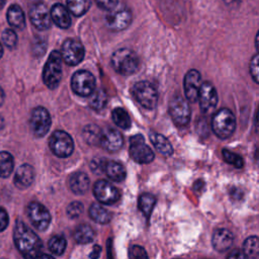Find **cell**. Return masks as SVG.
<instances>
[{"label":"cell","mask_w":259,"mask_h":259,"mask_svg":"<svg viewBox=\"0 0 259 259\" xmlns=\"http://www.w3.org/2000/svg\"><path fill=\"white\" fill-rule=\"evenodd\" d=\"M13 239L16 248L24 259H35L41 254L42 243L40 239L23 222L16 221Z\"/></svg>","instance_id":"6da1fadb"},{"label":"cell","mask_w":259,"mask_h":259,"mask_svg":"<svg viewBox=\"0 0 259 259\" xmlns=\"http://www.w3.org/2000/svg\"><path fill=\"white\" fill-rule=\"evenodd\" d=\"M111 66L113 69L124 76L132 75L139 70L140 60L137 54L128 49H119L111 56Z\"/></svg>","instance_id":"7a4b0ae2"},{"label":"cell","mask_w":259,"mask_h":259,"mask_svg":"<svg viewBox=\"0 0 259 259\" xmlns=\"http://www.w3.org/2000/svg\"><path fill=\"white\" fill-rule=\"evenodd\" d=\"M211 127L220 139L230 138L236 128V118L234 113L228 108L220 109L212 117Z\"/></svg>","instance_id":"3957f363"},{"label":"cell","mask_w":259,"mask_h":259,"mask_svg":"<svg viewBox=\"0 0 259 259\" xmlns=\"http://www.w3.org/2000/svg\"><path fill=\"white\" fill-rule=\"evenodd\" d=\"M62 78V55L58 51H54L48 58L44 67L42 79L45 84L50 88H56Z\"/></svg>","instance_id":"277c9868"},{"label":"cell","mask_w":259,"mask_h":259,"mask_svg":"<svg viewBox=\"0 0 259 259\" xmlns=\"http://www.w3.org/2000/svg\"><path fill=\"white\" fill-rule=\"evenodd\" d=\"M133 95L136 100L147 109H153L157 105L158 91L156 87L148 81L136 83L133 87Z\"/></svg>","instance_id":"5b68a950"},{"label":"cell","mask_w":259,"mask_h":259,"mask_svg":"<svg viewBox=\"0 0 259 259\" xmlns=\"http://www.w3.org/2000/svg\"><path fill=\"white\" fill-rule=\"evenodd\" d=\"M49 145L52 152L60 158L69 157L74 150V143L71 136L64 131H56L51 136Z\"/></svg>","instance_id":"8992f818"},{"label":"cell","mask_w":259,"mask_h":259,"mask_svg":"<svg viewBox=\"0 0 259 259\" xmlns=\"http://www.w3.org/2000/svg\"><path fill=\"white\" fill-rule=\"evenodd\" d=\"M130 155L140 164H148L154 160V152L145 143L142 135H136L130 140Z\"/></svg>","instance_id":"52a82bcc"},{"label":"cell","mask_w":259,"mask_h":259,"mask_svg":"<svg viewBox=\"0 0 259 259\" xmlns=\"http://www.w3.org/2000/svg\"><path fill=\"white\" fill-rule=\"evenodd\" d=\"M71 86L76 94L90 96L95 91V78L89 71L80 70L73 75Z\"/></svg>","instance_id":"ba28073f"},{"label":"cell","mask_w":259,"mask_h":259,"mask_svg":"<svg viewBox=\"0 0 259 259\" xmlns=\"http://www.w3.org/2000/svg\"><path fill=\"white\" fill-rule=\"evenodd\" d=\"M169 112L175 122L179 126L188 124L190 120V108L187 101L180 95L174 96L169 103Z\"/></svg>","instance_id":"9c48e42d"},{"label":"cell","mask_w":259,"mask_h":259,"mask_svg":"<svg viewBox=\"0 0 259 259\" xmlns=\"http://www.w3.org/2000/svg\"><path fill=\"white\" fill-rule=\"evenodd\" d=\"M132 21L131 11L123 5H116L106 16L107 26L112 30H122Z\"/></svg>","instance_id":"30bf717a"},{"label":"cell","mask_w":259,"mask_h":259,"mask_svg":"<svg viewBox=\"0 0 259 259\" xmlns=\"http://www.w3.org/2000/svg\"><path fill=\"white\" fill-rule=\"evenodd\" d=\"M51 116L49 111L41 106L33 109L30 117V127L33 135L37 138L44 137L51 127Z\"/></svg>","instance_id":"8fae6325"},{"label":"cell","mask_w":259,"mask_h":259,"mask_svg":"<svg viewBox=\"0 0 259 259\" xmlns=\"http://www.w3.org/2000/svg\"><path fill=\"white\" fill-rule=\"evenodd\" d=\"M27 214L30 223L38 231L47 230L51 224V214L49 210L39 202H30L27 207Z\"/></svg>","instance_id":"7c38bea8"},{"label":"cell","mask_w":259,"mask_h":259,"mask_svg":"<svg viewBox=\"0 0 259 259\" xmlns=\"http://www.w3.org/2000/svg\"><path fill=\"white\" fill-rule=\"evenodd\" d=\"M61 55L63 60L68 65L75 66L83 60L85 51L80 41L73 38H69L64 41L62 46Z\"/></svg>","instance_id":"4fadbf2b"},{"label":"cell","mask_w":259,"mask_h":259,"mask_svg":"<svg viewBox=\"0 0 259 259\" xmlns=\"http://www.w3.org/2000/svg\"><path fill=\"white\" fill-rule=\"evenodd\" d=\"M96 199L104 204H113L119 199L118 190L106 180H98L93 186Z\"/></svg>","instance_id":"5bb4252c"},{"label":"cell","mask_w":259,"mask_h":259,"mask_svg":"<svg viewBox=\"0 0 259 259\" xmlns=\"http://www.w3.org/2000/svg\"><path fill=\"white\" fill-rule=\"evenodd\" d=\"M29 19L35 28L39 30L48 29L52 23L51 11H49L47 5L42 3H36L31 7L29 11Z\"/></svg>","instance_id":"9a60e30c"},{"label":"cell","mask_w":259,"mask_h":259,"mask_svg":"<svg viewBox=\"0 0 259 259\" xmlns=\"http://www.w3.org/2000/svg\"><path fill=\"white\" fill-rule=\"evenodd\" d=\"M201 76L197 70H189L184 77V92L186 98L190 102L198 100L199 91L201 88Z\"/></svg>","instance_id":"2e32d148"},{"label":"cell","mask_w":259,"mask_h":259,"mask_svg":"<svg viewBox=\"0 0 259 259\" xmlns=\"http://www.w3.org/2000/svg\"><path fill=\"white\" fill-rule=\"evenodd\" d=\"M199 106L201 110L205 113L210 112L218 103V94L213 85L209 82H204L201 85L199 95H198Z\"/></svg>","instance_id":"e0dca14e"},{"label":"cell","mask_w":259,"mask_h":259,"mask_svg":"<svg viewBox=\"0 0 259 259\" xmlns=\"http://www.w3.org/2000/svg\"><path fill=\"white\" fill-rule=\"evenodd\" d=\"M123 144L121 134L112 128V127H105L101 130V137L99 145L108 152H116L118 151Z\"/></svg>","instance_id":"ac0fdd59"},{"label":"cell","mask_w":259,"mask_h":259,"mask_svg":"<svg viewBox=\"0 0 259 259\" xmlns=\"http://www.w3.org/2000/svg\"><path fill=\"white\" fill-rule=\"evenodd\" d=\"M34 170L32 166L28 164L21 165L14 176V184L20 189H25L33 182Z\"/></svg>","instance_id":"d6986e66"},{"label":"cell","mask_w":259,"mask_h":259,"mask_svg":"<svg viewBox=\"0 0 259 259\" xmlns=\"http://www.w3.org/2000/svg\"><path fill=\"white\" fill-rule=\"evenodd\" d=\"M233 234L227 229H218L212 235V246L219 252L227 251L233 244Z\"/></svg>","instance_id":"ffe728a7"},{"label":"cell","mask_w":259,"mask_h":259,"mask_svg":"<svg viewBox=\"0 0 259 259\" xmlns=\"http://www.w3.org/2000/svg\"><path fill=\"white\" fill-rule=\"evenodd\" d=\"M52 20L61 28H68L71 25V16L69 11L62 4H55L51 9Z\"/></svg>","instance_id":"44dd1931"},{"label":"cell","mask_w":259,"mask_h":259,"mask_svg":"<svg viewBox=\"0 0 259 259\" xmlns=\"http://www.w3.org/2000/svg\"><path fill=\"white\" fill-rule=\"evenodd\" d=\"M90 180L83 172H76L70 176L69 186L76 194H84L89 188Z\"/></svg>","instance_id":"7402d4cb"},{"label":"cell","mask_w":259,"mask_h":259,"mask_svg":"<svg viewBox=\"0 0 259 259\" xmlns=\"http://www.w3.org/2000/svg\"><path fill=\"white\" fill-rule=\"evenodd\" d=\"M150 140L156 150L161 153L164 156H170L173 153V148L171 143L161 134H158L156 132H151L150 135Z\"/></svg>","instance_id":"603a6c76"},{"label":"cell","mask_w":259,"mask_h":259,"mask_svg":"<svg viewBox=\"0 0 259 259\" xmlns=\"http://www.w3.org/2000/svg\"><path fill=\"white\" fill-rule=\"evenodd\" d=\"M104 172L108 178L116 182L122 181L126 175L124 167L115 161H107L104 165Z\"/></svg>","instance_id":"cb8c5ba5"},{"label":"cell","mask_w":259,"mask_h":259,"mask_svg":"<svg viewBox=\"0 0 259 259\" xmlns=\"http://www.w3.org/2000/svg\"><path fill=\"white\" fill-rule=\"evenodd\" d=\"M7 20L9 22V24L12 27H15V28L21 29L25 25L24 13H23L22 9L16 4H13L8 8V10H7Z\"/></svg>","instance_id":"d4e9b609"},{"label":"cell","mask_w":259,"mask_h":259,"mask_svg":"<svg viewBox=\"0 0 259 259\" xmlns=\"http://www.w3.org/2000/svg\"><path fill=\"white\" fill-rule=\"evenodd\" d=\"M90 218L97 224H107L110 222V213L99 203H92L89 208Z\"/></svg>","instance_id":"484cf974"},{"label":"cell","mask_w":259,"mask_h":259,"mask_svg":"<svg viewBox=\"0 0 259 259\" xmlns=\"http://www.w3.org/2000/svg\"><path fill=\"white\" fill-rule=\"evenodd\" d=\"M74 239L79 244H88L91 243L94 239V232L90 226L82 224L79 225L74 231Z\"/></svg>","instance_id":"4316f807"},{"label":"cell","mask_w":259,"mask_h":259,"mask_svg":"<svg viewBox=\"0 0 259 259\" xmlns=\"http://www.w3.org/2000/svg\"><path fill=\"white\" fill-rule=\"evenodd\" d=\"M243 251L252 259L259 258V237L251 236L247 238L243 244Z\"/></svg>","instance_id":"83f0119b"},{"label":"cell","mask_w":259,"mask_h":259,"mask_svg":"<svg viewBox=\"0 0 259 259\" xmlns=\"http://www.w3.org/2000/svg\"><path fill=\"white\" fill-rule=\"evenodd\" d=\"M69 11L75 16L85 14L91 6V0H67Z\"/></svg>","instance_id":"f1b7e54d"},{"label":"cell","mask_w":259,"mask_h":259,"mask_svg":"<svg viewBox=\"0 0 259 259\" xmlns=\"http://www.w3.org/2000/svg\"><path fill=\"white\" fill-rule=\"evenodd\" d=\"M155 203H156V198L152 194L144 193L139 197L138 206H139V209L145 214V217L149 219Z\"/></svg>","instance_id":"f546056e"},{"label":"cell","mask_w":259,"mask_h":259,"mask_svg":"<svg viewBox=\"0 0 259 259\" xmlns=\"http://www.w3.org/2000/svg\"><path fill=\"white\" fill-rule=\"evenodd\" d=\"M111 115H112V119H113L114 123L117 126H119V127H121L123 130L128 128L131 126L132 121H131L130 115H128V113L124 109H122L120 107L114 108L112 110Z\"/></svg>","instance_id":"4dcf8cb0"},{"label":"cell","mask_w":259,"mask_h":259,"mask_svg":"<svg viewBox=\"0 0 259 259\" xmlns=\"http://www.w3.org/2000/svg\"><path fill=\"white\" fill-rule=\"evenodd\" d=\"M13 158L8 152H0V177H8L13 170Z\"/></svg>","instance_id":"1f68e13d"},{"label":"cell","mask_w":259,"mask_h":259,"mask_svg":"<svg viewBox=\"0 0 259 259\" xmlns=\"http://www.w3.org/2000/svg\"><path fill=\"white\" fill-rule=\"evenodd\" d=\"M83 136H84V139L87 141V143L91 145H99L101 130L95 124H88L84 127Z\"/></svg>","instance_id":"d6a6232c"},{"label":"cell","mask_w":259,"mask_h":259,"mask_svg":"<svg viewBox=\"0 0 259 259\" xmlns=\"http://www.w3.org/2000/svg\"><path fill=\"white\" fill-rule=\"evenodd\" d=\"M48 246L53 254L62 255L67 247V241L63 236L56 235L50 239Z\"/></svg>","instance_id":"836d02e7"},{"label":"cell","mask_w":259,"mask_h":259,"mask_svg":"<svg viewBox=\"0 0 259 259\" xmlns=\"http://www.w3.org/2000/svg\"><path fill=\"white\" fill-rule=\"evenodd\" d=\"M107 101V96L106 93L104 92L103 89H97L93 92V94L91 95V99L89 101L90 106L96 110L102 109Z\"/></svg>","instance_id":"e575fe53"},{"label":"cell","mask_w":259,"mask_h":259,"mask_svg":"<svg viewBox=\"0 0 259 259\" xmlns=\"http://www.w3.org/2000/svg\"><path fill=\"white\" fill-rule=\"evenodd\" d=\"M222 153H223L224 160L227 163L233 165L236 168H242L243 167L244 161H243V159H242V157L240 155L235 154V153H233V152H231V151H229L227 149H224Z\"/></svg>","instance_id":"d590c367"},{"label":"cell","mask_w":259,"mask_h":259,"mask_svg":"<svg viewBox=\"0 0 259 259\" xmlns=\"http://www.w3.org/2000/svg\"><path fill=\"white\" fill-rule=\"evenodd\" d=\"M2 41L8 48H14L17 44V35L11 28H7L2 32Z\"/></svg>","instance_id":"8d00e7d4"},{"label":"cell","mask_w":259,"mask_h":259,"mask_svg":"<svg viewBox=\"0 0 259 259\" xmlns=\"http://www.w3.org/2000/svg\"><path fill=\"white\" fill-rule=\"evenodd\" d=\"M128 257L130 259H149L146 250L139 245H133L130 247Z\"/></svg>","instance_id":"74e56055"},{"label":"cell","mask_w":259,"mask_h":259,"mask_svg":"<svg viewBox=\"0 0 259 259\" xmlns=\"http://www.w3.org/2000/svg\"><path fill=\"white\" fill-rule=\"evenodd\" d=\"M83 212V204L79 201L71 202L67 207V214L71 219H77Z\"/></svg>","instance_id":"f35d334b"},{"label":"cell","mask_w":259,"mask_h":259,"mask_svg":"<svg viewBox=\"0 0 259 259\" xmlns=\"http://www.w3.org/2000/svg\"><path fill=\"white\" fill-rule=\"evenodd\" d=\"M250 74L254 81L259 84V54L255 55L250 62Z\"/></svg>","instance_id":"ab89813d"},{"label":"cell","mask_w":259,"mask_h":259,"mask_svg":"<svg viewBox=\"0 0 259 259\" xmlns=\"http://www.w3.org/2000/svg\"><path fill=\"white\" fill-rule=\"evenodd\" d=\"M97 5L105 10H111L117 5L118 0H95Z\"/></svg>","instance_id":"60d3db41"},{"label":"cell","mask_w":259,"mask_h":259,"mask_svg":"<svg viewBox=\"0 0 259 259\" xmlns=\"http://www.w3.org/2000/svg\"><path fill=\"white\" fill-rule=\"evenodd\" d=\"M9 223V219H8V214L6 212V210L0 206V232L4 231Z\"/></svg>","instance_id":"b9f144b4"},{"label":"cell","mask_w":259,"mask_h":259,"mask_svg":"<svg viewBox=\"0 0 259 259\" xmlns=\"http://www.w3.org/2000/svg\"><path fill=\"white\" fill-rule=\"evenodd\" d=\"M227 259H248V257L244 253V251H241L239 249H235V250H233L229 253Z\"/></svg>","instance_id":"7bdbcfd3"},{"label":"cell","mask_w":259,"mask_h":259,"mask_svg":"<svg viewBox=\"0 0 259 259\" xmlns=\"http://www.w3.org/2000/svg\"><path fill=\"white\" fill-rule=\"evenodd\" d=\"M100 253H101V247L98 245H94L91 253L89 254V258L90 259H98L100 256Z\"/></svg>","instance_id":"ee69618b"},{"label":"cell","mask_w":259,"mask_h":259,"mask_svg":"<svg viewBox=\"0 0 259 259\" xmlns=\"http://www.w3.org/2000/svg\"><path fill=\"white\" fill-rule=\"evenodd\" d=\"M107 249H108V259H112V255H111V239H109L107 241Z\"/></svg>","instance_id":"f6af8a7d"},{"label":"cell","mask_w":259,"mask_h":259,"mask_svg":"<svg viewBox=\"0 0 259 259\" xmlns=\"http://www.w3.org/2000/svg\"><path fill=\"white\" fill-rule=\"evenodd\" d=\"M254 158H255V162L257 163V165L259 166V146L256 148L255 153H254Z\"/></svg>","instance_id":"bcb514c9"},{"label":"cell","mask_w":259,"mask_h":259,"mask_svg":"<svg viewBox=\"0 0 259 259\" xmlns=\"http://www.w3.org/2000/svg\"><path fill=\"white\" fill-rule=\"evenodd\" d=\"M4 98H5L4 91H3V89L0 87V106L3 104V102H4Z\"/></svg>","instance_id":"7dc6e473"},{"label":"cell","mask_w":259,"mask_h":259,"mask_svg":"<svg viewBox=\"0 0 259 259\" xmlns=\"http://www.w3.org/2000/svg\"><path fill=\"white\" fill-rule=\"evenodd\" d=\"M35 259H54L51 255L48 254H40L38 257H36Z\"/></svg>","instance_id":"c3c4849f"},{"label":"cell","mask_w":259,"mask_h":259,"mask_svg":"<svg viewBox=\"0 0 259 259\" xmlns=\"http://www.w3.org/2000/svg\"><path fill=\"white\" fill-rule=\"evenodd\" d=\"M224 1L228 5H234V4H238L241 0H224Z\"/></svg>","instance_id":"681fc988"},{"label":"cell","mask_w":259,"mask_h":259,"mask_svg":"<svg viewBox=\"0 0 259 259\" xmlns=\"http://www.w3.org/2000/svg\"><path fill=\"white\" fill-rule=\"evenodd\" d=\"M256 128L259 133V107H258V110H257V113H256Z\"/></svg>","instance_id":"f907efd6"},{"label":"cell","mask_w":259,"mask_h":259,"mask_svg":"<svg viewBox=\"0 0 259 259\" xmlns=\"http://www.w3.org/2000/svg\"><path fill=\"white\" fill-rule=\"evenodd\" d=\"M255 45H256V49H257L258 52H259V31L257 32L256 37H255Z\"/></svg>","instance_id":"816d5d0a"},{"label":"cell","mask_w":259,"mask_h":259,"mask_svg":"<svg viewBox=\"0 0 259 259\" xmlns=\"http://www.w3.org/2000/svg\"><path fill=\"white\" fill-rule=\"evenodd\" d=\"M4 125V119L2 118V116L0 115V128H2Z\"/></svg>","instance_id":"f5cc1de1"},{"label":"cell","mask_w":259,"mask_h":259,"mask_svg":"<svg viewBox=\"0 0 259 259\" xmlns=\"http://www.w3.org/2000/svg\"><path fill=\"white\" fill-rule=\"evenodd\" d=\"M5 2H6V0H0V9H2V7L5 4Z\"/></svg>","instance_id":"db71d44e"},{"label":"cell","mask_w":259,"mask_h":259,"mask_svg":"<svg viewBox=\"0 0 259 259\" xmlns=\"http://www.w3.org/2000/svg\"><path fill=\"white\" fill-rule=\"evenodd\" d=\"M2 55H3V48H2V46L0 44V58L2 57Z\"/></svg>","instance_id":"11a10c76"}]
</instances>
